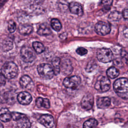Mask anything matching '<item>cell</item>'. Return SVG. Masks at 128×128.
<instances>
[{
	"label": "cell",
	"instance_id": "cell-1",
	"mask_svg": "<svg viewBox=\"0 0 128 128\" xmlns=\"http://www.w3.org/2000/svg\"><path fill=\"white\" fill-rule=\"evenodd\" d=\"M113 88L116 94L120 98L128 99V80L125 78L117 79L114 83Z\"/></svg>",
	"mask_w": 128,
	"mask_h": 128
},
{
	"label": "cell",
	"instance_id": "cell-2",
	"mask_svg": "<svg viewBox=\"0 0 128 128\" xmlns=\"http://www.w3.org/2000/svg\"><path fill=\"white\" fill-rule=\"evenodd\" d=\"M2 73L8 79L16 78L18 74V68L16 64L12 62L4 63L1 68Z\"/></svg>",
	"mask_w": 128,
	"mask_h": 128
},
{
	"label": "cell",
	"instance_id": "cell-3",
	"mask_svg": "<svg viewBox=\"0 0 128 128\" xmlns=\"http://www.w3.org/2000/svg\"><path fill=\"white\" fill-rule=\"evenodd\" d=\"M37 70L40 76L44 79L52 78L54 74L52 66L48 64H41L38 66Z\"/></svg>",
	"mask_w": 128,
	"mask_h": 128
},
{
	"label": "cell",
	"instance_id": "cell-4",
	"mask_svg": "<svg viewBox=\"0 0 128 128\" xmlns=\"http://www.w3.org/2000/svg\"><path fill=\"white\" fill-rule=\"evenodd\" d=\"M110 87V82L106 76H99L94 84L95 88L101 92H106L109 90Z\"/></svg>",
	"mask_w": 128,
	"mask_h": 128
},
{
	"label": "cell",
	"instance_id": "cell-5",
	"mask_svg": "<svg viewBox=\"0 0 128 128\" xmlns=\"http://www.w3.org/2000/svg\"><path fill=\"white\" fill-rule=\"evenodd\" d=\"M11 114L12 120L16 122L18 127L30 128V122L25 114L17 112H12Z\"/></svg>",
	"mask_w": 128,
	"mask_h": 128
},
{
	"label": "cell",
	"instance_id": "cell-6",
	"mask_svg": "<svg viewBox=\"0 0 128 128\" xmlns=\"http://www.w3.org/2000/svg\"><path fill=\"white\" fill-rule=\"evenodd\" d=\"M96 57L100 62L106 63L112 60L113 54L110 48H102L98 50Z\"/></svg>",
	"mask_w": 128,
	"mask_h": 128
},
{
	"label": "cell",
	"instance_id": "cell-7",
	"mask_svg": "<svg viewBox=\"0 0 128 128\" xmlns=\"http://www.w3.org/2000/svg\"><path fill=\"white\" fill-rule=\"evenodd\" d=\"M22 60L26 62H31L35 58L36 55L32 50L28 46H24L20 50Z\"/></svg>",
	"mask_w": 128,
	"mask_h": 128
},
{
	"label": "cell",
	"instance_id": "cell-8",
	"mask_svg": "<svg viewBox=\"0 0 128 128\" xmlns=\"http://www.w3.org/2000/svg\"><path fill=\"white\" fill-rule=\"evenodd\" d=\"M94 30L99 35H106L110 32V24L108 22H106L100 21L95 25Z\"/></svg>",
	"mask_w": 128,
	"mask_h": 128
},
{
	"label": "cell",
	"instance_id": "cell-9",
	"mask_svg": "<svg viewBox=\"0 0 128 128\" xmlns=\"http://www.w3.org/2000/svg\"><path fill=\"white\" fill-rule=\"evenodd\" d=\"M80 84V78L79 76H76L66 77L63 81V84L66 88L73 90L76 88Z\"/></svg>",
	"mask_w": 128,
	"mask_h": 128
},
{
	"label": "cell",
	"instance_id": "cell-10",
	"mask_svg": "<svg viewBox=\"0 0 128 128\" xmlns=\"http://www.w3.org/2000/svg\"><path fill=\"white\" fill-rule=\"evenodd\" d=\"M94 96L90 94H86L82 98L81 101V106L85 110H90L94 104Z\"/></svg>",
	"mask_w": 128,
	"mask_h": 128
},
{
	"label": "cell",
	"instance_id": "cell-11",
	"mask_svg": "<svg viewBox=\"0 0 128 128\" xmlns=\"http://www.w3.org/2000/svg\"><path fill=\"white\" fill-rule=\"evenodd\" d=\"M38 121L42 124L46 128H53L54 126V121L53 116L48 114H42L39 118Z\"/></svg>",
	"mask_w": 128,
	"mask_h": 128
},
{
	"label": "cell",
	"instance_id": "cell-12",
	"mask_svg": "<svg viewBox=\"0 0 128 128\" xmlns=\"http://www.w3.org/2000/svg\"><path fill=\"white\" fill-rule=\"evenodd\" d=\"M21 87L24 89L32 90L34 88V83L32 78L27 75L22 76L20 80Z\"/></svg>",
	"mask_w": 128,
	"mask_h": 128
},
{
	"label": "cell",
	"instance_id": "cell-13",
	"mask_svg": "<svg viewBox=\"0 0 128 128\" xmlns=\"http://www.w3.org/2000/svg\"><path fill=\"white\" fill-rule=\"evenodd\" d=\"M17 99L20 104L23 105H28L31 102L32 100V97L30 94L28 92H22L18 94Z\"/></svg>",
	"mask_w": 128,
	"mask_h": 128
},
{
	"label": "cell",
	"instance_id": "cell-14",
	"mask_svg": "<svg viewBox=\"0 0 128 128\" xmlns=\"http://www.w3.org/2000/svg\"><path fill=\"white\" fill-rule=\"evenodd\" d=\"M69 9L70 12L78 16H82L83 14V10L80 4L77 2H72L69 4Z\"/></svg>",
	"mask_w": 128,
	"mask_h": 128
},
{
	"label": "cell",
	"instance_id": "cell-15",
	"mask_svg": "<svg viewBox=\"0 0 128 128\" xmlns=\"http://www.w3.org/2000/svg\"><path fill=\"white\" fill-rule=\"evenodd\" d=\"M96 104L99 108H108L110 104V99L107 96L100 98L97 100Z\"/></svg>",
	"mask_w": 128,
	"mask_h": 128
},
{
	"label": "cell",
	"instance_id": "cell-16",
	"mask_svg": "<svg viewBox=\"0 0 128 128\" xmlns=\"http://www.w3.org/2000/svg\"><path fill=\"white\" fill-rule=\"evenodd\" d=\"M13 44L10 39L2 38L0 40V49L2 51H8L12 49Z\"/></svg>",
	"mask_w": 128,
	"mask_h": 128
},
{
	"label": "cell",
	"instance_id": "cell-17",
	"mask_svg": "<svg viewBox=\"0 0 128 128\" xmlns=\"http://www.w3.org/2000/svg\"><path fill=\"white\" fill-rule=\"evenodd\" d=\"M18 32L22 35H28L33 30L32 26L29 24H20L18 26Z\"/></svg>",
	"mask_w": 128,
	"mask_h": 128
},
{
	"label": "cell",
	"instance_id": "cell-18",
	"mask_svg": "<svg viewBox=\"0 0 128 128\" xmlns=\"http://www.w3.org/2000/svg\"><path fill=\"white\" fill-rule=\"evenodd\" d=\"M12 118V114L7 108L0 110V120L4 122H8Z\"/></svg>",
	"mask_w": 128,
	"mask_h": 128
},
{
	"label": "cell",
	"instance_id": "cell-19",
	"mask_svg": "<svg viewBox=\"0 0 128 128\" xmlns=\"http://www.w3.org/2000/svg\"><path fill=\"white\" fill-rule=\"evenodd\" d=\"M36 104L38 108H48L50 107V102L48 98L38 97L36 99Z\"/></svg>",
	"mask_w": 128,
	"mask_h": 128
},
{
	"label": "cell",
	"instance_id": "cell-20",
	"mask_svg": "<svg viewBox=\"0 0 128 128\" xmlns=\"http://www.w3.org/2000/svg\"><path fill=\"white\" fill-rule=\"evenodd\" d=\"M37 32L40 36H46L50 35L51 34L52 31L46 24H42L40 26Z\"/></svg>",
	"mask_w": 128,
	"mask_h": 128
},
{
	"label": "cell",
	"instance_id": "cell-21",
	"mask_svg": "<svg viewBox=\"0 0 128 128\" xmlns=\"http://www.w3.org/2000/svg\"><path fill=\"white\" fill-rule=\"evenodd\" d=\"M61 66L62 68V72L66 74H71L73 70L71 62L68 60H64L61 65Z\"/></svg>",
	"mask_w": 128,
	"mask_h": 128
},
{
	"label": "cell",
	"instance_id": "cell-22",
	"mask_svg": "<svg viewBox=\"0 0 128 128\" xmlns=\"http://www.w3.org/2000/svg\"><path fill=\"white\" fill-rule=\"evenodd\" d=\"M52 63L54 74H58L60 70V59L58 57H55L52 59Z\"/></svg>",
	"mask_w": 128,
	"mask_h": 128
},
{
	"label": "cell",
	"instance_id": "cell-23",
	"mask_svg": "<svg viewBox=\"0 0 128 128\" xmlns=\"http://www.w3.org/2000/svg\"><path fill=\"white\" fill-rule=\"evenodd\" d=\"M120 74V72L118 68L114 66L110 67L106 71V74L108 77L114 78L117 77Z\"/></svg>",
	"mask_w": 128,
	"mask_h": 128
},
{
	"label": "cell",
	"instance_id": "cell-24",
	"mask_svg": "<svg viewBox=\"0 0 128 128\" xmlns=\"http://www.w3.org/2000/svg\"><path fill=\"white\" fill-rule=\"evenodd\" d=\"M32 47L34 51L38 54H41L45 50V48L43 44L38 42H34L32 43Z\"/></svg>",
	"mask_w": 128,
	"mask_h": 128
},
{
	"label": "cell",
	"instance_id": "cell-25",
	"mask_svg": "<svg viewBox=\"0 0 128 128\" xmlns=\"http://www.w3.org/2000/svg\"><path fill=\"white\" fill-rule=\"evenodd\" d=\"M50 26L52 28L56 31L58 32L62 28V24L60 20L57 18H53L51 20Z\"/></svg>",
	"mask_w": 128,
	"mask_h": 128
},
{
	"label": "cell",
	"instance_id": "cell-26",
	"mask_svg": "<svg viewBox=\"0 0 128 128\" xmlns=\"http://www.w3.org/2000/svg\"><path fill=\"white\" fill-rule=\"evenodd\" d=\"M98 122L94 118H90L86 121L84 124L83 127L86 128H95L98 126Z\"/></svg>",
	"mask_w": 128,
	"mask_h": 128
},
{
	"label": "cell",
	"instance_id": "cell-27",
	"mask_svg": "<svg viewBox=\"0 0 128 128\" xmlns=\"http://www.w3.org/2000/svg\"><path fill=\"white\" fill-rule=\"evenodd\" d=\"M122 16V14L121 13L118 11H114L110 14L108 18L113 21H118L120 20Z\"/></svg>",
	"mask_w": 128,
	"mask_h": 128
},
{
	"label": "cell",
	"instance_id": "cell-28",
	"mask_svg": "<svg viewBox=\"0 0 128 128\" xmlns=\"http://www.w3.org/2000/svg\"><path fill=\"white\" fill-rule=\"evenodd\" d=\"M112 4V0H102L101 4L102 7V10L104 12L109 10Z\"/></svg>",
	"mask_w": 128,
	"mask_h": 128
},
{
	"label": "cell",
	"instance_id": "cell-29",
	"mask_svg": "<svg viewBox=\"0 0 128 128\" xmlns=\"http://www.w3.org/2000/svg\"><path fill=\"white\" fill-rule=\"evenodd\" d=\"M96 66H97L96 62L94 60H91L88 63L86 70V72H92L96 68Z\"/></svg>",
	"mask_w": 128,
	"mask_h": 128
},
{
	"label": "cell",
	"instance_id": "cell-30",
	"mask_svg": "<svg viewBox=\"0 0 128 128\" xmlns=\"http://www.w3.org/2000/svg\"><path fill=\"white\" fill-rule=\"evenodd\" d=\"M16 30V24L14 21L10 20L8 23V30L10 33L14 32Z\"/></svg>",
	"mask_w": 128,
	"mask_h": 128
},
{
	"label": "cell",
	"instance_id": "cell-31",
	"mask_svg": "<svg viewBox=\"0 0 128 128\" xmlns=\"http://www.w3.org/2000/svg\"><path fill=\"white\" fill-rule=\"evenodd\" d=\"M76 52H77L78 54L82 56L86 54L88 52V50L86 48L83 47H79L76 49Z\"/></svg>",
	"mask_w": 128,
	"mask_h": 128
},
{
	"label": "cell",
	"instance_id": "cell-32",
	"mask_svg": "<svg viewBox=\"0 0 128 128\" xmlns=\"http://www.w3.org/2000/svg\"><path fill=\"white\" fill-rule=\"evenodd\" d=\"M120 54L124 60L128 64V53L125 50H122Z\"/></svg>",
	"mask_w": 128,
	"mask_h": 128
},
{
	"label": "cell",
	"instance_id": "cell-33",
	"mask_svg": "<svg viewBox=\"0 0 128 128\" xmlns=\"http://www.w3.org/2000/svg\"><path fill=\"white\" fill-rule=\"evenodd\" d=\"M6 83V78L0 72V86H4Z\"/></svg>",
	"mask_w": 128,
	"mask_h": 128
},
{
	"label": "cell",
	"instance_id": "cell-34",
	"mask_svg": "<svg viewBox=\"0 0 128 128\" xmlns=\"http://www.w3.org/2000/svg\"><path fill=\"white\" fill-rule=\"evenodd\" d=\"M122 16L126 20H128V8H126L123 10Z\"/></svg>",
	"mask_w": 128,
	"mask_h": 128
},
{
	"label": "cell",
	"instance_id": "cell-35",
	"mask_svg": "<svg viewBox=\"0 0 128 128\" xmlns=\"http://www.w3.org/2000/svg\"><path fill=\"white\" fill-rule=\"evenodd\" d=\"M123 34L124 36L128 38V26L125 27L123 30Z\"/></svg>",
	"mask_w": 128,
	"mask_h": 128
},
{
	"label": "cell",
	"instance_id": "cell-36",
	"mask_svg": "<svg viewBox=\"0 0 128 128\" xmlns=\"http://www.w3.org/2000/svg\"><path fill=\"white\" fill-rule=\"evenodd\" d=\"M114 63L115 64H116L118 66H120V64H122V62L120 60H118V59H116L114 60Z\"/></svg>",
	"mask_w": 128,
	"mask_h": 128
},
{
	"label": "cell",
	"instance_id": "cell-37",
	"mask_svg": "<svg viewBox=\"0 0 128 128\" xmlns=\"http://www.w3.org/2000/svg\"><path fill=\"white\" fill-rule=\"evenodd\" d=\"M4 127V126H3V125L0 122V128H3Z\"/></svg>",
	"mask_w": 128,
	"mask_h": 128
}]
</instances>
